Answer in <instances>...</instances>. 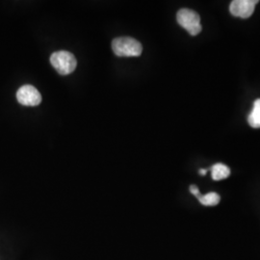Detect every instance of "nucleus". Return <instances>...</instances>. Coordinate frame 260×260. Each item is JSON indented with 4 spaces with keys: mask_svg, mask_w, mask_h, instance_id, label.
Wrapping results in <instances>:
<instances>
[{
    "mask_svg": "<svg viewBox=\"0 0 260 260\" xmlns=\"http://www.w3.org/2000/svg\"><path fill=\"white\" fill-rule=\"evenodd\" d=\"M206 173H207V170H205V169L200 170V174H201L202 176H205V175H206Z\"/></svg>",
    "mask_w": 260,
    "mask_h": 260,
    "instance_id": "obj_10",
    "label": "nucleus"
},
{
    "mask_svg": "<svg viewBox=\"0 0 260 260\" xmlns=\"http://www.w3.org/2000/svg\"><path fill=\"white\" fill-rule=\"evenodd\" d=\"M17 100L24 106H37L42 103V95L35 87L24 85L18 90Z\"/></svg>",
    "mask_w": 260,
    "mask_h": 260,
    "instance_id": "obj_4",
    "label": "nucleus"
},
{
    "mask_svg": "<svg viewBox=\"0 0 260 260\" xmlns=\"http://www.w3.org/2000/svg\"><path fill=\"white\" fill-rule=\"evenodd\" d=\"M200 203L205 206H214L220 203V196L215 192H210L205 196L200 195L198 197Z\"/></svg>",
    "mask_w": 260,
    "mask_h": 260,
    "instance_id": "obj_8",
    "label": "nucleus"
},
{
    "mask_svg": "<svg viewBox=\"0 0 260 260\" xmlns=\"http://www.w3.org/2000/svg\"><path fill=\"white\" fill-rule=\"evenodd\" d=\"M50 63L58 74L68 75L72 74L77 65L75 55L69 51H56L50 56Z\"/></svg>",
    "mask_w": 260,
    "mask_h": 260,
    "instance_id": "obj_2",
    "label": "nucleus"
},
{
    "mask_svg": "<svg viewBox=\"0 0 260 260\" xmlns=\"http://www.w3.org/2000/svg\"><path fill=\"white\" fill-rule=\"evenodd\" d=\"M230 175H231V170L224 164L218 163L211 167V176L214 180H216V181L224 179V178L230 177Z\"/></svg>",
    "mask_w": 260,
    "mask_h": 260,
    "instance_id": "obj_6",
    "label": "nucleus"
},
{
    "mask_svg": "<svg viewBox=\"0 0 260 260\" xmlns=\"http://www.w3.org/2000/svg\"><path fill=\"white\" fill-rule=\"evenodd\" d=\"M257 0H234L230 6V12L234 17L248 19L253 14Z\"/></svg>",
    "mask_w": 260,
    "mask_h": 260,
    "instance_id": "obj_5",
    "label": "nucleus"
},
{
    "mask_svg": "<svg viewBox=\"0 0 260 260\" xmlns=\"http://www.w3.org/2000/svg\"><path fill=\"white\" fill-rule=\"evenodd\" d=\"M190 192H191L193 195L196 196L197 198L201 195V193H200V191H199V188L195 185L190 186Z\"/></svg>",
    "mask_w": 260,
    "mask_h": 260,
    "instance_id": "obj_9",
    "label": "nucleus"
},
{
    "mask_svg": "<svg viewBox=\"0 0 260 260\" xmlns=\"http://www.w3.org/2000/svg\"><path fill=\"white\" fill-rule=\"evenodd\" d=\"M112 50L119 57H137L142 54L143 47L133 38L120 37L112 42Z\"/></svg>",
    "mask_w": 260,
    "mask_h": 260,
    "instance_id": "obj_1",
    "label": "nucleus"
},
{
    "mask_svg": "<svg viewBox=\"0 0 260 260\" xmlns=\"http://www.w3.org/2000/svg\"><path fill=\"white\" fill-rule=\"evenodd\" d=\"M177 20L178 24L187 30L191 36L198 35L203 29L199 14L193 10H179L177 12Z\"/></svg>",
    "mask_w": 260,
    "mask_h": 260,
    "instance_id": "obj_3",
    "label": "nucleus"
},
{
    "mask_svg": "<svg viewBox=\"0 0 260 260\" xmlns=\"http://www.w3.org/2000/svg\"><path fill=\"white\" fill-rule=\"evenodd\" d=\"M248 122L253 128H260V99L253 103L251 114L249 115Z\"/></svg>",
    "mask_w": 260,
    "mask_h": 260,
    "instance_id": "obj_7",
    "label": "nucleus"
}]
</instances>
